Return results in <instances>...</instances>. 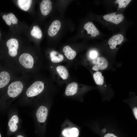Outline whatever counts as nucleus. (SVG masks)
Returning a JSON list of instances; mask_svg holds the SVG:
<instances>
[{"instance_id": "5701e85b", "label": "nucleus", "mask_w": 137, "mask_h": 137, "mask_svg": "<svg viewBox=\"0 0 137 137\" xmlns=\"http://www.w3.org/2000/svg\"><path fill=\"white\" fill-rule=\"evenodd\" d=\"M104 137H118L114 134L111 133H108L106 134Z\"/></svg>"}, {"instance_id": "aec40b11", "label": "nucleus", "mask_w": 137, "mask_h": 137, "mask_svg": "<svg viewBox=\"0 0 137 137\" xmlns=\"http://www.w3.org/2000/svg\"><path fill=\"white\" fill-rule=\"evenodd\" d=\"M11 23L13 24L17 23L18 19L12 13H9L7 15Z\"/></svg>"}, {"instance_id": "f03ea898", "label": "nucleus", "mask_w": 137, "mask_h": 137, "mask_svg": "<svg viewBox=\"0 0 137 137\" xmlns=\"http://www.w3.org/2000/svg\"><path fill=\"white\" fill-rule=\"evenodd\" d=\"M6 45L8 49V53L12 58L16 57L18 54L19 43L18 40L15 38L8 40L6 42Z\"/></svg>"}, {"instance_id": "f257e3e1", "label": "nucleus", "mask_w": 137, "mask_h": 137, "mask_svg": "<svg viewBox=\"0 0 137 137\" xmlns=\"http://www.w3.org/2000/svg\"><path fill=\"white\" fill-rule=\"evenodd\" d=\"M31 84L27 88L26 94L28 97L36 96L41 93L44 88V83L42 81L37 80L30 82Z\"/></svg>"}, {"instance_id": "6e6552de", "label": "nucleus", "mask_w": 137, "mask_h": 137, "mask_svg": "<svg viewBox=\"0 0 137 137\" xmlns=\"http://www.w3.org/2000/svg\"><path fill=\"white\" fill-rule=\"evenodd\" d=\"M61 26L60 22L58 20L53 21L50 26L48 31V35L50 37L55 36L60 29Z\"/></svg>"}, {"instance_id": "393cba45", "label": "nucleus", "mask_w": 137, "mask_h": 137, "mask_svg": "<svg viewBox=\"0 0 137 137\" xmlns=\"http://www.w3.org/2000/svg\"><path fill=\"white\" fill-rule=\"evenodd\" d=\"M17 137H24L23 136L21 135H19Z\"/></svg>"}, {"instance_id": "0eeeda50", "label": "nucleus", "mask_w": 137, "mask_h": 137, "mask_svg": "<svg viewBox=\"0 0 137 137\" xmlns=\"http://www.w3.org/2000/svg\"><path fill=\"white\" fill-rule=\"evenodd\" d=\"M108 64L106 58L103 57H99L97 59L95 65L93 67L92 69L95 71L99 70H104L107 67Z\"/></svg>"}, {"instance_id": "1a4fd4ad", "label": "nucleus", "mask_w": 137, "mask_h": 137, "mask_svg": "<svg viewBox=\"0 0 137 137\" xmlns=\"http://www.w3.org/2000/svg\"><path fill=\"white\" fill-rule=\"evenodd\" d=\"M84 28L87 30L88 33L91 34L93 37H95L99 34V31L92 22L85 24Z\"/></svg>"}, {"instance_id": "4be33fe9", "label": "nucleus", "mask_w": 137, "mask_h": 137, "mask_svg": "<svg viewBox=\"0 0 137 137\" xmlns=\"http://www.w3.org/2000/svg\"><path fill=\"white\" fill-rule=\"evenodd\" d=\"M3 18L8 25H10L11 24V23L7 15H4L3 16Z\"/></svg>"}, {"instance_id": "4468645a", "label": "nucleus", "mask_w": 137, "mask_h": 137, "mask_svg": "<svg viewBox=\"0 0 137 137\" xmlns=\"http://www.w3.org/2000/svg\"><path fill=\"white\" fill-rule=\"evenodd\" d=\"M19 121V118L16 115H13L10 120L8 125L11 131L14 132L17 130L18 126L16 124L18 123Z\"/></svg>"}, {"instance_id": "423d86ee", "label": "nucleus", "mask_w": 137, "mask_h": 137, "mask_svg": "<svg viewBox=\"0 0 137 137\" xmlns=\"http://www.w3.org/2000/svg\"><path fill=\"white\" fill-rule=\"evenodd\" d=\"M124 37L120 34L115 35L109 39L108 43L110 48L111 49H114L117 45L120 44L123 41Z\"/></svg>"}, {"instance_id": "a211bd4d", "label": "nucleus", "mask_w": 137, "mask_h": 137, "mask_svg": "<svg viewBox=\"0 0 137 137\" xmlns=\"http://www.w3.org/2000/svg\"><path fill=\"white\" fill-rule=\"evenodd\" d=\"M30 33L32 36L38 39H41L42 36L41 30L38 26H33V29L30 32Z\"/></svg>"}, {"instance_id": "7ed1b4c3", "label": "nucleus", "mask_w": 137, "mask_h": 137, "mask_svg": "<svg viewBox=\"0 0 137 137\" xmlns=\"http://www.w3.org/2000/svg\"><path fill=\"white\" fill-rule=\"evenodd\" d=\"M103 18L106 21L117 24L123 21L124 16L122 14H116L114 12L104 15Z\"/></svg>"}, {"instance_id": "f8f14e48", "label": "nucleus", "mask_w": 137, "mask_h": 137, "mask_svg": "<svg viewBox=\"0 0 137 137\" xmlns=\"http://www.w3.org/2000/svg\"><path fill=\"white\" fill-rule=\"evenodd\" d=\"M49 56L51 61L54 63L60 62L64 59L63 55L55 50L51 51L50 53Z\"/></svg>"}, {"instance_id": "412c9836", "label": "nucleus", "mask_w": 137, "mask_h": 137, "mask_svg": "<svg viewBox=\"0 0 137 137\" xmlns=\"http://www.w3.org/2000/svg\"><path fill=\"white\" fill-rule=\"evenodd\" d=\"M98 55L97 52L95 50H92L91 51L89 54L90 58L92 59L96 58Z\"/></svg>"}, {"instance_id": "ddd939ff", "label": "nucleus", "mask_w": 137, "mask_h": 137, "mask_svg": "<svg viewBox=\"0 0 137 137\" xmlns=\"http://www.w3.org/2000/svg\"><path fill=\"white\" fill-rule=\"evenodd\" d=\"M63 51L65 55L70 60L73 59L76 55V51L68 45L65 46L63 48Z\"/></svg>"}, {"instance_id": "2eb2a0df", "label": "nucleus", "mask_w": 137, "mask_h": 137, "mask_svg": "<svg viewBox=\"0 0 137 137\" xmlns=\"http://www.w3.org/2000/svg\"><path fill=\"white\" fill-rule=\"evenodd\" d=\"M32 1L31 0H18V4L22 9L27 11L30 8Z\"/></svg>"}, {"instance_id": "9b49d317", "label": "nucleus", "mask_w": 137, "mask_h": 137, "mask_svg": "<svg viewBox=\"0 0 137 137\" xmlns=\"http://www.w3.org/2000/svg\"><path fill=\"white\" fill-rule=\"evenodd\" d=\"M78 84L75 82H72L68 84L66 87L65 94L67 96L73 95L77 92Z\"/></svg>"}, {"instance_id": "39448f33", "label": "nucleus", "mask_w": 137, "mask_h": 137, "mask_svg": "<svg viewBox=\"0 0 137 137\" xmlns=\"http://www.w3.org/2000/svg\"><path fill=\"white\" fill-rule=\"evenodd\" d=\"M48 113V109L44 106H40L36 113L38 121L40 123H43L46 121Z\"/></svg>"}, {"instance_id": "9d476101", "label": "nucleus", "mask_w": 137, "mask_h": 137, "mask_svg": "<svg viewBox=\"0 0 137 137\" xmlns=\"http://www.w3.org/2000/svg\"><path fill=\"white\" fill-rule=\"evenodd\" d=\"M62 134L64 137H78L79 131L77 128L75 127L67 128L63 130Z\"/></svg>"}, {"instance_id": "a878e982", "label": "nucleus", "mask_w": 137, "mask_h": 137, "mask_svg": "<svg viewBox=\"0 0 137 137\" xmlns=\"http://www.w3.org/2000/svg\"><path fill=\"white\" fill-rule=\"evenodd\" d=\"M1 134H0V137H1Z\"/></svg>"}, {"instance_id": "b1692460", "label": "nucleus", "mask_w": 137, "mask_h": 137, "mask_svg": "<svg viewBox=\"0 0 137 137\" xmlns=\"http://www.w3.org/2000/svg\"><path fill=\"white\" fill-rule=\"evenodd\" d=\"M133 111L134 115L135 116L136 119H137V108L136 107H135L133 108Z\"/></svg>"}, {"instance_id": "20e7f679", "label": "nucleus", "mask_w": 137, "mask_h": 137, "mask_svg": "<svg viewBox=\"0 0 137 137\" xmlns=\"http://www.w3.org/2000/svg\"><path fill=\"white\" fill-rule=\"evenodd\" d=\"M52 3L50 0H43L40 4L42 14L44 15H48L52 9Z\"/></svg>"}, {"instance_id": "f3484780", "label": "nucleus", "mask_w": 137, "mask_h": 137, "mask_svg": "<svg viewBox=\"0 0 137 137\" xmlns=\"http://www.w3.org/2000/svg\"><path fill=\"white\" fill-rule=\"evenodd\" d=\"M93 77L96 83L98 85H102L104 82V77L101 72L97 71L93 75Z\"/></svg>"}, {"instance_id": "dca6fc26", "label": "nucleus", "mask_w": 137, "mask_h": 137, "mask_svg": "<svg viewBox=\"0 0 137 137\" xmlns=\"http://www.w3.org/2000/svg\"><path fill=\"white\" fill-rule=\"evenodd\" d=\"M56 70L60 76L63 79H67L68 76V73L67 70L64 66L59 65L56 68Z\"/></svg>"}, {"instance_id": "bb28decb", "label": "nucleus", "mask_w": 137, "mask_h": 137, "mask_svg": "<svg viewBox=\"0 0 137 137\" xmlns=\"http://www.w3.org/2000/svg\"></svg>"}, {"instance_id": "6ab92c4d", "label": "nucleus", "mask_w": 137, "mask_h": 137, "mask_svg": "<svg viewBox=\"0 0 137 137\" xmlns=\"http://www.w3.org/2000/svg\"><path fill=\"white\" fill-rule=\"evenodd\" d=\"M131 1V0H117L115 3L119 4V8H125L129 4Z\"/></svg>"}]
</instances>
